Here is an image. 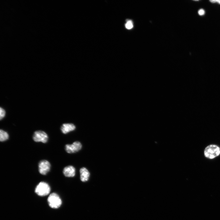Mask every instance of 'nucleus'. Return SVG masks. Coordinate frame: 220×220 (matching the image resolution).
<instances>
[{
  "label": "nucleus",
  "instance_id": "f257e3e1",
  "mask_svg": "<svg viewBox=\"0 0 220 220\" xmlns=\"http://www.w3.org/2000/svg\"><path fill=\"white\" fill-rule=\"evenodd\" d=\"M50 188L47 183L41 182L36 186L35 192L38 195L44 196L48 195L50 192Z\"/></svg>",
  "mask_w": 220,
  "mask_h": 220
},
{
  "label": "nucleus",
  "instance_id": "f03ea898",
  "mask_svg": "<svg viewBox=\"0 0 220 220\" xmlns=\"http://www.w3.org/2000/svg\"><path fill=\"white\" fill-rule=\"evenodd\" d=\"M220 153V150L217 146L212 145L206 147L204 151L205 156L209 159H213Z\"/></svg>",
  "mask_w": 220,
  "mask_h": 220
},
{
  "label": "nucleus",
  "instance_id": "7ed1b4c3",
  "mask_svg": "<svg viewBox=\"0 0 220 220\" xmlns=\"http://www.w3.org/2000/svg\"><path fill=\"white\" fill-rule=\"evenodd\" d=\"M48 202L50 206L53 208H57L60 207L62 201L59 196L56 193L51 194L48 198Z\"/></svg>",
  "mask_w": 220,
  "mask_h": 220
},
{
  "label": "nucleus",
  "instance_id": "20e7f679",
  "mask_svg": "<svg viewBox=\"0 0 220 220\" xmlns=\"http://www.w3.org/2000/svg\"><path fill=\"white\" fill-rule=\"evenodd\" d=\"M33 140L36 142L46 143L48 140V136L44 131L38 130L35 131L33 135Z\"/></svg>",
  "mask_w": 220,
  "mask_h": 220
},
{
  "label": "nucleus",
  "instance_id": "39448f33",
  "mask_svg": "<svg viewBox=\"0 0 220 220\" xmlns=\"http://www.w3.org/2000/svg\"><path fill=\"white\" fill-rule=\"evenodd\" d=\"M51 165L49 161L46 160L40 161L38 164V170L39 173L43 175H46L50 171Z\"/></svg>",
  "mask_w": 220,
  "mask_h": 220
},
{
  "label": "nucleus",
  "instance_id": "423d86ee",
  "mask_svg": "<svg viewBox=\"0 0 220 220\" xmlns=\"http://www.w3.org/2000/svg\"><path fill=\"white\" fill-rule=\"evenodd\" d=\"M82 145L80 142L76 141L71 144H67L65 147L66 152L68 153H73L79 151L82 148Z\"/></svg>",
  "mask_w": 220,
  "mask_h": 220
},
{
  "label": "nucleus",
  "instance_id": "0eeeda50",
  "mask_svg": "<svg viewBox=\"0 0 220 220\" xmlns=\"http://www.w3.org/2000/svg\"><path fill=\"white\" fill-rule=\"evenodd\" d=\"M63 173L66 177H72L75 174V169L72 166H68L65 167L63 170Z\"/></svg>",
  "mask_w": 220,
  "mask_h": 220
},
{
  "label": "nucleus",
  "instance_id": "6e6552de",
  "mask_svg": "<svg viewBox=\"0 0 220 220\" xmlns=\"http://www.w3.org/2000/svg\"><path fill=\"white\" fill-rule=\"evenodd\" d=\"M75 129V126L73 124L65 123L62 124L61 127V130L63 134H66L74 130Z\"/></svg>",
  "mask_w": 220,
  "mask_h": 220
},
{
  "label": "nucleus",
  "instance_id": "1a4fd4ad",
  "mask_svg": "<svg viewBox=\"0 0 220 220\" xmlns=\"http://www.w3.org/2000/svg\"><path fill=\"white\" fill-rule=\"evenodd\" d=\"M80 177L81 181L82 182L87 181L90 176V173L85 167H83L80 170Z\"/></svg>",
  "mask_w": 220,
  "mask_h": 220
},
{
  "label": "nucleus",
  "instance_id": "9d476101",
  "mask_svg": "<svg viewBox=\"0 0 220 220\" xmlns=\"http://www.w3.org/2000/svg\"><path fill=\"white\" fill-rule=\"evenodd\" d=\"M9 138L8 134L6 131L2 130H0V141L3 142L7 140Z\"/></svg>",
  "mask_w": 220,
  "mask_h": 220
},
{
  "label": "nucleus",
  "instance_id": "9b49d317",
  "mask_svg": "<svg viewBox=\"0 0 220 220\" xmlns=\"http://www.w3.org/2000/svg\"><path fill=\"white\" fill-rule=\"evenodd\" d=\"M133 26L132 21L130 20L128 21L125 24V27L128 29H131Z\"/></svg>",
  "mask_w": 220,
  "mask_h": 220
},
{
  "label": "nucleus",
  "instance_id": "f8f14e48",
  "mask_svg": "<svg viewBox=\"0 0 220 220\" xmlns=\"http://www.w3.org/2000/svg\"><path fill=\"white\" fill-rule=\"evenodd\" d=\"M5 110L1 107L0 108V119L1 120L5 116Z\"/></svg>",
  "mask_w": 220,
  "mask_h": 220
},
{
  "label": "nucleus",
  "instance_id": "ddd939ff",
  "mask_svg": "<svg viewBox=\"0 0 220 220\" xmlns=\"http://www.w3.org/2000/svg\"><path fill=\"white\" fill-rule=\"evenodd\" d=\"M198 13L200 16H203L205 14V11L204 9H201L198 11Z\"/></svg>",
  "mask_w": 220,
  "mask_h": 220
},
{
  "label": "nucleus",
  "instance_id": "4468645a",
  "mask_svg": "<svg viewBox=\"0 0 220 220\" xmlns=\"http://www.w3.org/2000/svg\"><path fill=\"white\" fill-rule=\"evenodd\" d=\"M209 1L212 3H217L220 5V0H210Z\"/></svg>",
  "mask_w": 220,
  "mask_h": 220
}]
</instances>
